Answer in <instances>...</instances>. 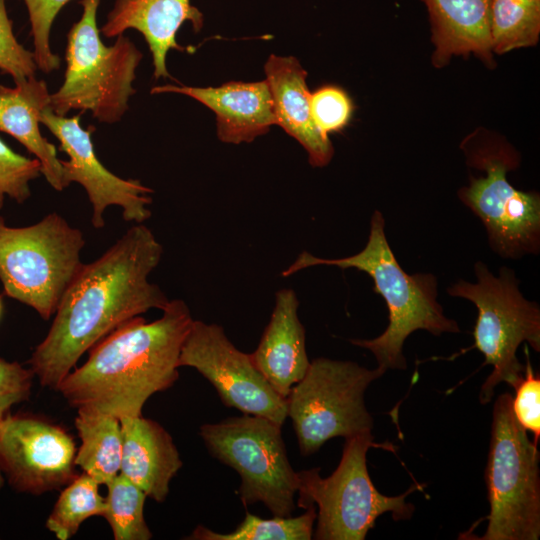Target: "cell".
Here are the masks:
<instances>
[{"mask_svg": "<svg viewBox=\"0 0 540 540\" xmlns=\"http://www.w3.org/2000/svg\"><path fill=\"white\" fill-rule=\"evenodd\" d=\"M50 106V93L43 80L34 77L0 85V131L20 142L41 164V174L56 191L67 187L61 159L54 144L39 128L42 111Z\"/></svg>", "mask_w": 540, "mask_h": 540, "instance_id": "obj_20", "label": "cell"}, {"mask_svg": "<svg viewBox=\"0 0 540 540\" xmlns=\"http://www.w3.org/2000/svg\"><path fill=\"white\" fill-rule=\"evenodd\" d=\"M33 377L31 368L0 358V420L12 406L29 399Z\"/></svg>", "mask_w": 540, "mask_h": 540, "instance_id": "obj_32", "label": "cell"}, {"mask_svg": "<svg viewBox=\"0 0 540 540\" xmlns=\"http://www.w3.org/2000/svg\"><path fill=\"white\" fill-rule=\"evenodd\" d=\"M178 364L196 369L227 407L267 418L279 426L288 417L286 399L272 388L250 354L238 350L217 324L193 320Z\"/></svg>", "mask_w": 540, "mask_h": 540, "instance_id": "obj_12", "label": "cell"}, {"mask_svg": "<svg viewBox=\"0 0 540 540\" xmlns=\"http://www.w3.org/2000/svg\"><path fill=\"white\" fill-rule=\"evenodd\" d=\"M40 174L38 159L15 152L0 138V210L6 197L25 202L31 195L30 182Z\"/></svg>", "mask_w": 540, "mask_h": 540, "instance_id": "obj_27", "label": "cell"}, {"mask_svg": "<svg viewBox=\"0 0 540 540\" xmlns=\"http://www.w3.org/2000/svg\"><path fill=\"white\" fill-rule=\"evenodd\" d=\"M276 125L297 140L308 153L314 167L327 165L334 149L329 136L316 126L310 109L307 72L294 57L270 55L264 65Z\"/></svg>", "mask_w": 540, "mask_h": 540, "instance_id": "obj_18", "label": "cell"}, {"mask_svg": "<svg viewBox=\"0 0 540 540\" xmlns=\"http://www.w3.org/2000/svg\"><path fill=\"white\" fill-rule=\"evenodd\" d=\"M84 245L81 230L56 212L25 227H10L0 215V281L5 295L49 320L83 264Z\"/></svg>", "mask_w": 540, "mask_h": 540, "instance_id": "obj_6", "label": "cell"}, {"mask_svg": "<svg viewBox=\"0 0 540 540\" xmlns=\"http://www.w3.org/2000/svg\"><path fill=\"white\" fill-rule=\"evenodd\" d=\"M105 510L102 516L112 530L115 540H149L152 533L144 518L146 494L123 474L108 484Z\"/></svg>", "mask_w": 540, "mask_h": 540, "instance_id": "obj_26", "label": "cell"}, {"mask_svg": "<svg viewBox=\"0 0 540 540\" xmlns=\"http://www.w3.org/2000/svg\"><path fill=\"white\" fill-rule=\"evenodd\" d=\"M2 309H3V305H2V299H1V296H0V317H1V314H2Z\"/></svg>", "mask_w": 540, "mask_h": 540, "instance_id": "obj_34", "label": "cell"}, {"mask_svg": "<svg viewBox=\"0 0 540 540\" xmlns=\"http://www.w3.org/2000/svg\"><path fill=\"white\" fill-rule=\"evenodd\" d=\"M310 109L316 126L328 136L348 124L353 113V103L344 90L327 85L310 94Z\"/></svg>", "mask_w": 540, "mask_h": 540, "instance_id": "obj_29", "label": "cell"}, {"mask_svg": "<svg viewBox=\"0 0 540 540\" xmlns=\"http://www.w3.org/2000/svg\"><path fill=\"white\" fill-rule=\"evenodd\" d=\"M71 0H23L29 16L37 68L45 73L58 69L60 59L50 48V31L59 11Z\"/></svg>", "mask_w": 540, "mask_h": 540, "instance_id": "obj_28", "label": "cell"}, {"mask_svg": "<svg viewBox=\"0 0 540 540\" xmlns=\"http://www.w3.org/2000/svg\"><path fill=\"white\" fill-rule=\"evenodd\" d=\"M465 152L470 165L486 175L472 177L458 195L484 224L491 248L505 258L538 254L540 197L515 189L507 180V172L518 164L514 152L496 143L466 145Z\"/></svg>", "mask_w": 540, "mask_h": 540, "instance_id": "obj_11", "label": "cell"}, {"mask_svg": "<svg viewBox=\"0 0 540 540\" xmlns=\"http://www.w3.org/2000/svg\"><path fill=\"white\" fill-rule=\"evenodd\" d=\"M512 397V410L518 423L534 435V444L540 438V377L535 374L527 356L524 376L516 385Z\"/></svg>", "mask_w": 540, "mask_h": 540, "instance_id": "obj_31", "label": "cell"}, {"mask_svg": "<svg viewBox=\"0 0 540 540\" xmlns=\"http://www.w3.org/2000/svg\"><path fill=\"white\" fill-rule=\"evenodd\" d=\"M100 0H82L81 18L67 35V63L61 87L50 94V107L60 116L90 111L104 123L121 119L135 93L133 82L142 53L123 34L106 46L97 27Z\"/></svg>", "mask_w": 540, "mask_h": 540, "instance_id": "obj_4", "label": "cell"}, {"mask_svg": "<svg viewBox=\"0 0 540 540\" xmlns=\"http://www.w3.org/2000/svg\"><path fill=\"white\" fill-rule=\"evenodd\" d=\"M75 428L81 441L76 451V466L99 484L107 485L120 473V420L91 407H80L77 408Z\"/></svg>", "mask_w": 540, "mask_h": 540, "instance_id": "obj_22", "label": "cell"}, {"mask_svg": "<svg viewBox=\"0 0 540 540\" xmlns=\"http://www.w3.org/2000/svg\"><path fill=\"white\" fill-rule=\"evenodd\" d=\"M3 484H4V477H3V474H2V472L0 470V488L3 486Z\"/></svg>", "mask_w": 540, "mask_h": 540, "instance_id": "obj_33", "label": "cell"}, {"mask_svg": "<svg viewBox=\"0 0 540 540\" xmlns=\"http://www.w3.org/2000/svg\"><path fill=\"white\" fill-rule=\"evenodd\" d=\"M316 265L356 268L373 279L374 291L387 304L389 324L374 339L350 342L371 351L378 367L385 371L407 368L403 344L412 332L422 329L436 336L444 332H460L457 322L447 318L437 302L436 277L429 273L409 275L402 269L388 244L385 220L379 211L372 215L367 244L359 253L344 258L325 259L303 251L282 272V276L287 277Z\"/></svg>", "mask_w": 540, "mask_h": 540, "instance_id": "obj_3", "label": "cell"}, {"mask_svg": "<svg viewBox=\"0 0 540 540\" xmlns=\"http://www.w3.org/2000/svg\"><path fill=\"white\" fill-rule=\"evenodd\" d=\"M186 21L196 32L203 26V15L190 0H115L100 32L113 38L127 29L139 31L152 54L155 78H167L166 57L170 49L183 50L176 35Z\"/></svg>", "mask_w": 540, "mask_h": 540, "instance_id": "obj_16", "label": "cell"}, {"mask_svg": "<svg viewBox=\"0 0 540 540\" xmlns=\"http://www.w3.org/2000/svg\"><path fill=\"white\" fill-rule=\"evenodd\" d=\"M210 454L241 478L238 495L246 507L261 502L273 516H292L298 474L288 460L281 426L244 414L200 427Z\"/></svg>", "mask_w": 540, "mask_h": 540, "instance_id": "obj_10", "label": "cell"}, {"mask_svg": "<svg viewBox=\"0 0 540 540\" xmlns=\"http://www.w3.org/2000/svg\"><path fill=\"white\" fill-rule=\"evenodd\" d=\"M163 247L143 223L130 227L93 262L82 264L29 360L41 386L57 389L81 356L113 330L169 299L149 275Z\"/></svg>", "mask_w": 540, "mask_h": 540, "instance_id": "obj_1", "label": "cell"}, {"mask_svg": "<svg viewBox=\"0 0 540 540\" xmlns=\"http://www.w3.org/2000/svg\"><path fill=\"white\" fill-rule=\"evenodd\" d=\"M512 410V395L493 408L485 470L490 512L480 540H537L540 536V454Z\"/></svg>", "mask_w": 540, "mask_h": 540, "instance_id": "obj_7", "label": "cell"}, {"mask_svg": "<svg viewBox=\"0 0 540 540\" xmlns=\"http://www.w3.org/2000/svg\"><path fill=\"white\" fill-rule=\"evenodd\" d=\"M297 517L274 516L263 519L249 512L230 533H218L197 526L187 539L191 540H310L317 517L315 505H309Z\"/></svg>", "mask_w": 540, "mask_h": 540, "instance_id": "obj_25", "label": "cell"}, {"mask_svg": "<svg viewBox=\"0 0 540 540\" xmlns=\"http://www.w3.org/2000/svg\"><path fill=\"white\" fill-rule=\"evenodd\" d=\"M540 33V0H492V51L501 54L535 45Z\"/></svg>", "mask_w": 540, "mask_h": 540, "instance_id": "obj_23", "label": "cell"}, {"mask_svg": "<svg viewBox=\"0 0 540 540\" xmlns=\"http://www.w3.org/2000/svg\"><path fill=\"white\" fill-rule=\"evenodd\" d=\"M76 445L60 425L30 414L0 420V470L18 492L41 495L65 487L75 473Z\"/></svg>", "mask_w": 540, "mask_h": 540, "instance_id": "obj_13", "label": "cell"}, {"mask_svg": "<svg viewBox=\"0 0 540 540\" xmlns=\"http://www.w3.org/2000/svg\"><path fill=\"white\" fill-rule=\"evenodd\" d=\"M37 69L33 52L17 41L5 0H0V70L18 82L34 77Z\"/></svg>", "mask_w": 540, "mask_h": 540, "instance_id": "obj_30", "label": "cell"}, {"mask_svg": "<svg viewBox=\"0 0 540 540\" xmlns=\"http://www.w3.org/2000/svg\"><path fill=\"white\" fill-rule=\"evenodd\" d=\"M474 269L476 283L460 280L447 292L465 298L477 307L471 348L483 353V365L493 366L479 393L480 403L486 404L501 382L515 388L523 378L525 366L516 356L522 342L526 341L535 351H540V310L537 303L524 298L513 270L502 267L496 277L481 261Z\"/></svg>", "mask_w": 540, "mask_h": 540, "instance_id": "obj_8", "label": "cell"}, {"mask_svg": "<svg viewBox=\"0 0 540 540\" xmlns=\"http://www.w3.org/2000/svg\"><path fill=\"white\" fill-rule=\"evenodd\" d=\"M162 316L125 322L88 350L57 391L74 408L91 407L123 419L142 415L145 402L179 377V357L193 318L187 304L169 300Z\"/></svg>", "mask_w": 540, "mask_h": 540, "instance_id": "obj_2", "label": "cell"}, {"mask_svg": "<svg viewBox=\"0 0 540 540\" xmlns=\"http://www.w3.org/2000/svg\"><path fill=\"white\" fill-rule=\"evenodd\" d=\"M386 371L369 370L352 361L316 358L304 377L286 397L303 456L318 451L334 437L349 438L371 432L373 418L366 409L364 393Z\"/></svg>", "mask_w": 540, "mask_h": 540, "instance_id": "obj_9", "label": "cell"}, {"mask_svg": "<svg viewBox=\"0 0 540 540\" xmlns=\"http://www.w3.org/2000/svg\"><path fill=\"white\" fill-rule=\"evenodd\" d=\"M299 301L293 289L276 293L270 321L250 357L272 388L286 399L307 372L305 329L298 318Z\"/></svg>", "mask_w": 540, "mask_h": 540, "instance_id": "obj_17", "label": "cell"}, {"mask_svg": "<svg viewBox=\"0 0 540 540\" xmlns=\"http://www.w3.org/2000/svg\"><path fill=\"white\" fill-rule=\"evenodd\" d=\"M99 483L87 473L76 475L61 491L46 528L59 540L74 536L81 524L105 510V498L99 493Z\"/></svg>", "mask_w": 540, "mask_h": 540, "instance_id": "obj_24", "label": "cell"}, {"mask_svg": "<svg viewBox=\"0 0 540 540\" xmlns=\"http://www.w3.org/2000/svg\"><path fill=\"white\" fill-rule=\"evenodd\" d=\"M371 447L392 450V445L377 444L371 432L346 438L342 457L336 470L322 478L319 468L298 474V506L317 505V540H363L374 528L376 519L390 512L395 521L408 520L415 507L404 494L386 496L373 485L368 473L366 454Z\"/></svg>", "mask_w": 540, "mask_h": 540, "instance_id": "obj_5", "label": "cell"}, {"mask_svg": "<svg viewBox=\"0 0 540 540\" xmlns=\"http://www.w3.org/2000/svg\"><path fill=\"white\" fill-rule=\"evenodd\" d=\"M427 7L435 52L432 62L445 65L453 55L475 53L492 60V0H421Z\"/></svg>", "mask_w": 540, "mask_h": 540, "instance_id": "obj_21", "label": "cell"}, {"mask_svg": "<svg viewBox=\"0 0 540 540\" xmlns=\"http://www.w3.org/2000/svg\"><path fill=\"white\" fill-rule=\"evenodd\" d=\"M120 424V473L147 497L164 502L169 484L183 464L171 435L158 422L142 415L120 419Z\"/></svg>", "mask_w": 540, "mask_h": 540, "instance_id": "obj_19", "label": "cell"}, {"mask_svg": "<svg viewBox=\"0 0 540 540\" xmlns=\"http://www.w3.org/2000/svg\"><path fill=\"white\" fill-rule=\"evenodd\" d=\"M41 124L58 139L60 150L68 155L61 160L64 179L69 186L80 184L91 204V224L100 229L105 224L104 212L119 206L126 222L143 223L151 216L152 189L139 180L123 179L109 171L98 159L91 135L93 128H82L80 115L71 118L57 115L50 106L40 116Z\"/></svg>", "mask_w": 540, "mask_h": 540, "instance_id": "obj_14", "label": "cell"}, {"mask_svg": "<svg viewBox=\"0 0 540 540\" xmlns=\"http://www.w3.org/2000/svg\"><path fill=\"white\" fill-rule=\"evenodd\" d=\"M152 93L173 92L190 96L216 115L217 136L231 144L251 142L276 125L271 93L266 80L231 81L218 87L164 85Z\"/></svg>", "mask_w": 540, "mask_h": 540, "instance_id": "obj_15", "label": "cell"}]
</instances>
